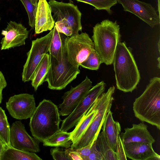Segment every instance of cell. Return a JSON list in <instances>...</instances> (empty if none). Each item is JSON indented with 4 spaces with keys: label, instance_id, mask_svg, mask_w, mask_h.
Listing matches in <instances>:
<instances>
[{
    "label": "cell",
    "instance_id": "cell-17",
    "mask_svg": "<svg viewBox=\"0 0 160 160\" xmlns=\"http://www.w3.org/2000/svg\"><path fill=\"white\" fill-rule=\"evenodd\" d=\"M55 23L48 2L46 0H38L35 17V34L51 31L55 26Z\"/></svg>",
    "mask_w": 160,
    "mask_h": 160
},
{
    "label": "cell",
    "instance_id": "cell-9",
    "mask_svg": "<svg viewBox=\"0 0 160 160\" xmlns=\"http://www.w3.org/2000/svg\"><path fill=\"white\" fill-rule=\"evenodd\" d=\"M105 86L106 84L102 81L92 87L73 111L62 121L60 130L68 132L75 126L96 100L104 93Z\"/></svg>",
    "mask_w": 160,
    "mask_h": 160
},
{
    "label": "cell",
    "instance_id": "cell-38",
    "mask_svg": "<svg viewBox=\"0 0 160 160\" xmlns=\"http://www.w3.org/2000/svg\"><path fill=\"white\" fill-rule=\"evenodd\" d=\"M158 67L159 68H160V57H159L158 58Z\"/></svg>",
    "mask_w": 160,
    "mask_h": 160
},
{
    "label": "cell",
    "instance_id": "cell-16",
    "mask_svg": "<svg viewBox=\"0 0 160 160\" xmlns=\"http://www.w3.org/2000/svg\"><path fill=\"white\" fill-rule=\"evenodd\" d=\"M152 143L133 142L123 145L127 157L133 160H160V156L154 150Z\"/></svg>",
    "mask_w": 160,
    "mask_h": 160
},
{
    "label": "cell",
    "instance_id": "cell-20",
    "mask_svg": "<svg viewBox=\"0 0 160 160\" xmlns=\"http://www.w3.org/2000/svg\"><path fill=\"white\" fill-rule=\"evenodd\" d=\"M97 111L96 101L88 111L82 116L75 126L74 130L71 132L72 144L76 143L83 134L94 118Z\"/></svg>",
    "mask_w": 160,
    "mask_h": 160
},
{
    "label": "cell",
    "instance_id": "cell-22",
    "mask_svg": "<svg viewBox=\"0 0 160 160\" xmlns=\"http://www.w3.org/2000/svg\"><path fill=\"white\" fill-rule=\"evenodd\" d=\"M35 152L20 150L7 147L0 160H42Z\"/></svg>",
    "mask_w": 160,
    "mask_h": 160
},
{
    "label": "cell",
    "instance_id": "cell-27",
    "mask_svg": "<svg viewBox=\"0 0 160 160\" xmlns=\"http://www.w3.org/2000/svg\"><path fill=\"white\" fill-rule=\"evenodd\" d=\"M79 2L88 4L94 7L95 9L106 10L110 14L112 12L111 7L117 3V0H75Z\"/></svg>",
    "mask_w": 160,
    "mask_h": 160
},
{
    "label": "cell",
    "instance_id": "cell-33",
    "mask_svg": "<svg viewBox=\"0 0 160 160\" xmlns=\"http://www.w3.org/2000/svg\"><path fill=\"white\" fill-rule=\"evenodd\" d=\"M95 141H93L88 145L79 148H73L74 150L78 152L81 156L83 160H86L91 152V148L92 146Z\"/></svg>",
    "mask_w": 160,
    "mask_h": 160
},
{
    "label": "cell",
    "instance_id": "cell-15",
    "mask_svg": "<svg viewBox=\"0 0 160 160\" xmlns=\"http://www.w3.org/2000/svg\"><path fill=\"white\" fill-rule=\"evenodd\" d=\"M1 34L4 37L1 41V49L6 50L25 45L29 31L21 23L10 21Z\"/></svg>",
    "mask_w": 160,
    "mask_h": 160
},
{
    "label": "cell",
    "instance_id": "cell-6",
    "mask_svg": "<svg viewBox=\"0 0 160 160\" xmlns=\"http://www.w3.org/2000/svg\"><path fill=\"white\" fill-rule=\"evenodd\" d=\"M50 56V65L44 82L48 83L50 89L61 90L64 89L80 73L79 68L76 67L68 61L66 52L62 58L57 60Z\"/></svg>",
    "mask_w": 160,
    "mask_h": 160
},
{
    "label": "cell",
    "instance_id": "cell-12",
    "mask_svg": "<svg viewBox=\"0 0 160 160\" xmlns=\"http://www.w3.org/2000/svg\"><path fill=\"white\" fill-rule=\"evenodd\" d=\"M10 138V145L14 148L35 153L40 151L39 142L28 134L21 121H16L12 124Z\"/></svg>",
    "mask_w": 160,
    "mask_h": 160
},
{
    "label": "cell",
    "instance_id": "cell-29",
    "mask_svg": "<svg viewBox=\"0 0 160 160\" xmlns=\"http://www.w3.org/2000/svg\"><path fill=\"white\" fill-rule=\"evenodd\" d=\"M20 0L24 6L27 12L28 17L29 25L32 28H34L35 25L37 6L34 5L30 0Z\"/></svg>",
    "mask_w": 160,
    "mask_h": 160
},
{
    "label": "cell",
    "instance_id": "cell-8",
    "mask_svg": "<svg viewBox=\"0 0 160 160\" xmlns=\"http://www.w3.org/2000/svg\"><path fill=\"white\" fill-rule=\"evenodd\" d=\"M94 49L93 42L86 32L67 36L65 50L68 61L74 66L79 68L91 52Z\"/></svg>",
    "mask_w": 160,
    "mask_h": 160
},
{
    "label": "cell",
    "instance_id": "cell-25",
    "mask_svg": "<svg viewBox=\"0 0 160 160\" xmlns=\"http://www.w3.org/2000/svg\"><path fill=\"white\" fill-rule=\"evenodd\" d=\"M97 148L104 160H117L115 152L112 150L103 132H99L95 140Z\"/></svg>",
    "mask_w": 160,
    "mask_h": 160
},
{
    "label": "cell",
    "instance_id": "cell-19",
    "mask_svg": "<svg viewBox=\"0 0 160 160\" xmlns=\"http://www.w3.org/2000/svg\"><path fill=\"white\" fill-rule=\"evenodd\" d=\"M101 128L112 148L116 152L120 139L121 128L119 122L114 121L111 110L107 113Z\"/></svg>",
    "mask_w": 160,
    "mask_h": 160
},
{
    "label": "cell",
    "instance_id": "cell-37",
    "mask_svg": "<svg viewBox=\"0 0 160 160\" xmlns=\"http://www.w3.org/2000/svg\"><path fill=\"white\" fill-rule=\"evenodd\" d=\"M30 1L34 5L37 6L38 0H30Z\"/></svg>",
    "mask_w": 160,
    "mask_h": 160
},
{
    "label": "cell",
    "instance_id": "cell-5",
    "mask_svg": "<svg viewBox=\"0 0 160 160\" xmlns=\"http://www.w3.org/2000/svg\"><path fill=\"white\" fill-rule=\"evenodd\" d=\"M114 86L109 88L107 91L103 93L96 100L97 112L87 129L76 143L71 144L73 148H79L85 147L96 139L100 132L105 118L110 110L114 92Z\"/></svg>",
    "mask_w": 160,
    "mask_h": 160
},
{
    "label": "cell",
    "instance_id": "cell-31",
    "mask_svg": "<svg viewBox=\"0 0 160 160\" xmlns=\"http://www.w3.org/2000/svg\"><path fill=\"white\" fill-rule=\"evenodd\" d=\"M50 152L54 160H71L66 151L60 147H55L51 148Z\"/></svg>",
    "mask_w": 160,
    "mask_h": 160
},
{
    "label": "cell",
    "instance_id": "cell-7",
    "mask_svg": "<svg viewBox=\"0 0 160 160\" xmlns=\"http://www.w3.org/2000/svg\"><path fill=\"white\" fill-rule=\"evenodd\" d=\"M53 30V28L45 36L32 41L31 48L27 53V58L22 73L23 82L32 80L43 56L48 52Z\"/></svg>",
    "mask_w": 160,
    "mask_h": 160
},
{
    "label": "cell",
    "instance_id": "cell-13",
    "mask_svg": "<svg viewBox=\"0 0 160 160\" xmlns=\"http://www.w3.org/2000/svg\"><path fill=\"white\" fill-rule=\"evenodd\" d=\"M92 82L86 76L85 79L75 87L71 86L70 89L65 92L62 98L63 102L58 107L60 115H68L92 87Z\"/></svg>",
    "mask_w": 160,
    "mask_h": 160
},
{
    "label": "cell",
    "instance_id": "cell-21",
    "mask_svg": "<svg viewBox=\"0 0 160 160\" xmlns=\"http://www.w3.org/2000/svg\"><path fill=\"white\" fill-rule=\"evenodd\" d=\"M53 30L48 52L50 55L59 61L62 58L65 52L67 36L58 32L55 26Z\"/></svg>",
    "mask_w": 160,
    "mask_h": 160
},
{
    "label": "cell",
    "instance_id": "cell-26",
    "mask_svg": "<svg viewBox=\"0 0 160 160\" xmlns=\"http://www.w3.org/2000/svg\"><path fill=\"white\" fill-rule=\"evenodd\" d=\"M10 128L5 111L0 107V138L7 147L11 146L10 142Z\"/></svg>",
    "mask_w": 160,
    "mask_h": 160
},
{
    "label": "cell",
    "instance_id": "cell-32",
    "mask_svg": "<svg viewBox=\"0 0 160 160\" xmlns=\"http://www.w3.org/2000/svg\"><path fill=\"white\" fill-rule=\"evenodd\" d=\"M95 140L92 146L90 154L86 160H104L102 156L97 148Z\"/></svg>",
    "mask_w": 160,
    "mask_h": 160
},
{
    "label": "cell",
    "instance_id": "cell-10",
    "mask_svg": "<svg viewBox=\"0 0 160 160\" xmlns=\"http://www.w3.org/2000/svg\"><path fill=\"white\" fill-rule=\"evenodd\" d=\"M48 3L55 22L65 19L72 30V36L79 34L82 30V13L77 6L71 2L66 3L55 0H49Z\"/></svg>",
    "mask_w": 160,
    "mask_h": 160
},
{
    "label": "cell",
    "instance_id": "cell-11",
    "mask_svg": "<svg viewBox=\"0 0 160 160\" xmlns=\"http://www.w3.org/2000/svg\"><path fill=\"white\" fill-rule=\"evenodd\" d=\"M6 107L10 115L18 120L30 118L36 107L33 95L27 93L11 97Z\"/></svg>",
    "mask_w": 160,
    "mask_h": 160
},
{
    "label": "cell",
    "instance_id": "cell-2",
    "mask_svg": "<svg viewBox=\"0 0 160 160\" xmlns=\"http://www.w3.org/2000/svg\"><path fill=\"white\" fill-rule=\"evenodd\" d=\"M60 115L56 105L49 100L43 99L30 118L29 126L32 135L42 142L60 129Z\"/></svg>",
    "mask_w": 160,
    "mask_h": 160
},
{
    "label": "cell",
    "instance_id": "cell-39",
    "mask_svg": "<svg viewBox=\"0 0 160 160\" xmlns=\"http://www.w3.org/2000/svg\"><path fill=\"white\" fill-rule=\"evenodd\" d=\"M158 47L159 52H160V40H159V42L158 43Z\"/></svg>",
    "mask_w": 160,
    "mask_h": 160
},
{
    "label": "cell",
    "instance_id": "cell-34",
    "mask_svg": "<svg viewBox=\"0 0 160 160\" xmlns=\"http://www.w3.org/2000/svg\"><path fill=\"white\" fill-rule=\"evenodd\" d=\"M65 150L71 160H83L81 155L71 147L67 148Z\"/></svg>",
    "mask_w": 160,
    "mask_h": 160
},
{
    "label": "cell",
    "instance_id": "cell-23",
    "mask_svg": "<svg viewBox=\"0 0 160 160\" xmlns=\"http://www.w3.org/2000/svg\"><path fill=\"white\" fill-rule=\"evenodd\" d=\"M50 65V56L47 53L43 56L35 71L31 84L36 91L38 88L44 82Z\"/></svg>",
    "mask_w": 160,
    "mask_h": 160
},
{
    "label": "cell",
    "instance_id": "cell-36",
    "mask_svg": "<svg viewBox=\"0 0 160 160\" xmlns=\"http://www.w3.org/2000/svg\"><path fill=\"white\" fill-rule=\"evenodd\" d=\"M7 146L0 138V160L4 151Z\"/></svg>",
    "mask_w": 160,
    "mask_h": 160
},
{
    "label": "cell",
    "instance_id": "cell-30",
    "mask_svg": "<svg viewBox=\"0 0 160 160\" xmlns=\"http://www.w3.org/2000/svg\"><path fill=\"white\" fill-rule=\"evenodd\" d=\"M55 26L58 32L63 33L67 36L72 35V30L65 19L56 22Z\"/></svg>",
    "mask_w": 160,
    "mask_h": 160
},
{
    "label": "cell",
    "instance_id": "cell-1",
    "mask_svg": "<svg viewBox=\"0 0 160 160\" xmlns=\"http://www.w3.org/2000/svg\"><path fill=\"white\" fill-rule=\"evenodd\" d=\"M117 89L132 92L140 79V74L130 49L124 42L118 43L112 62Z\"/></svg>",
    "mask_w": 160,
    "mask_h": 160
},
{
    "label": "cell",
    "instance_id": "cell-28",
    "mask_svg": "<svg viewBox=\"0 0 160 160\" xmlns=\"http://www.w3.org/2000/svg\"><path fill=\"white\" fill-rule=\"evenodd\" d=\"M103 63L101 58L95 50H93L86 59L82 62L80 66L91 70H98L101 64Z\"/></svg>",
    "mask_w": 160,
    "mask_h": 160
},
{
    "label": "cell",
    "instance_id": "cell-18",
    "mask_svg": "<svg viewBox=\"0 0 160 160\" xmlns=\"http://www.w3.org/2000/svg\"><path fill=\"white\" fill-rule=\"evenodd\" d=\"M131 128L124 129L125 132L120 134L123 145L133 142H144L152 144L155 139L148 129V126L143 122L133 124Z\"/></svg>",
    "mask_w": 160,
    "mask_h": 160
},
{
    "label": "cell",
    "instance_id": "cell-14",
    "mask_svg": "<svg viewBox=\"0 0 160 160\" xmlns=\"http://www.w3.org/2000/svg\"><path fill=\"white\" fill-rule=\"evenodd\" d=\"M125 11L137 16L152 28L160 23V16L151 4L138 0H117Z\"/></svg>",
    "mask_w": 160,
    "mask_h": 160
},
{
    "label": "cell",
    "instance_id": "cell-24",
    "mask_svg": "<svg viewBox=\"0 0 160 160\" xmlns=\"http://www.w3.org/2000/svg\"><path fill=\"white\" fill-rule=\"evenodd\" d=\"M71 132L62 131L60 129L44 140L43 145L47 147H61L68 148L72 143L71 138Z\"/></svg>",
    "mask_w": 160,
    "mask_h": 160
},
{
    "label": "cell",
    "instance_id": "cell-40",
    "mask_svg": "<svg viewBox=\"0 0 160 160\" xmlns=\"http://www.w3.org/2000/svg\"><path fill=\"white\" fill-rule=\"evenodd\" d=\"M1 20V18L0 16V22Z\"/></svg>",
    "mask_w": 160,
    "mask_h": 160
},
{
    "label": "cell",
    "instance_id": "cell-35",
    "mask_svg": "<svg viewBox=\"0 0 160 160\" xmlns=\"http://www.w3.org/2000/svg\"><path fill=\"white\" fill-rule=\"evenodd\" d=\"M7 86V82L5 78L2 73L0 71V104L1 103L3 99L2 90Z\"/></svg>",
    "mask_w": 160,
    "mask_h": 160
},
{
    "label": "cell",
    "instance_id": "cell-3",
    "mask_svg": "<svg viewBox=\"0 0 160 160\" xmlns=\"http://www.w3.org/2000/svg\"><path fill=\"white\" fill-rule=\"evenodd\" d=\"M135 116L160 129V78H151L143 93L133 103Z\"/></svg>",
    "mask_w": 160,
    "mask_h": 160
},
{
    "label": "cell",
    "instance_id": "cell-4",
    "mask_svg": "<svg viewBox=\"0 0 160 160\" xmlns=\"http://www.w3.org/2000/svg\"><path fill=\"white\" fill-rule=\"evenodd\" d=\"M120 37V27L116 21L105 19L93 27L92 38L94 49L103 63L107 65L112 63Z\"/></svg>",
    "mask_w": 160,
    "mask_h": 160
}]
</instances>
